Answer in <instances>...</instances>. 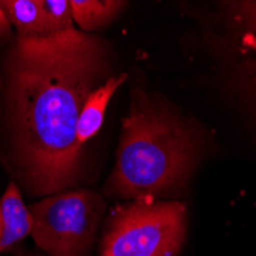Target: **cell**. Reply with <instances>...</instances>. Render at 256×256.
Segmentation results:
<instances>
[{
    "label": "cell",
    "instance_id": "6da1fadb",
    "mask_svg": "<svg viewBox=\"0 0 256 256\" xmlns=\"http://www.w3.org/2000/svg\"><path fill=\"white\" fill-rule=\"evenodd\" d=\"M106 69L98 38L78 30L17 38L6 62L14 156L37 195L60 194L78 181L82 108Z\"/></svg>",
    "mask_w": 256,
    "mask_h": 256
},
{
    "label": "cell",
    "instance_id": "7a4b0ae2",
    "mask_svg": "<svg viewBox=\"0 0 256 256\" xmlns=\"http://www.w3.org/2000/svg\"><path fill=\"white\" fill-rule=\"evenodd\" d=\"M201 150L194 124L136 89L106 189L135 201L175 194L190 178Z\"/></svg>",
    "mask_w": 256,
    "mask_h": 256
},
{
    "label": "cell",
    "instance_id": "3957f363",
    "mask_svg": "<svg viewBox=\"0 0 256 256\" xmlns=\"http://www.w3.org/2000/svg\"><path fill=\"white\" fill-rule=\"evenodd\" d=\"M186 236V206L138 200L108 222L102 256H176Z\"/></svg>",
    "mask_w": 256,
    "mask_h": 256
},
{
    "label": "cell",
    "instance_id": "277c9868",
    "mask_svg": "<svg viewBox=\"0 0 256 256\" xmlns=\"http://www.w3.org/2000/svg\"><path fill=\"white\" fill-rule=\"evenodd\" d=\"M104 201L90 190L60 192L30 207L32 238L51 256H89Z\"/></svg>",
    "mask_w": 256,
    "mask_h": 256
},
{
    "label": "cell",
    "instance_id": "5b68a950",
    "mask_svg": "<svg viewBox=\"0 0 256 256\" xmlns=\"http://www.w3.org/2000/svg\"><path fill=\"white\" fill-rule=\"evenodd\" d=\"M226 44L241 94L256 115V2L222 4Z\"/></svg>",
    "mask_w": 256,
    "mask_h": 256
},
{
    "label": "cell",
    "instance_id": "8992f818",
    "mask_svg": "<svg viewBox=\"0 0 256 256\" xmlns=\"http://www.w3.org/2000/svg\"><path fill=\"white\" fill-rule=\"evenodd\" d=\"M0 224H2L0 252L8 250L32 234V215L23 202L14 182H10L6 192L0 200Z\"/></svg>",
    "mask_w": 256,
    "mask_h": 256
},
{
    "label": "cell",
    "instance_id": "52a82bcc",
    "mask_svg": "<svg viewBox=\"0 0 256 256\" xmlns=\"http://www.w3.org/2000/svg\"><path fill=\"white\" fill-rule=\"evenodd\" d=\"M124 80H126V74L109 77L104 84L96 88L89 94V97L86 98L82 108L78 123H77V142L80 146L88 143L100 130L106 114V108L112 96L115 94V90L118 89L122 83H124Z\"/></svg>",
    "mask_w": 256,
    "mask_h": 256
},
{
    "label": "cell",
    "instance_id": "ba28073f",
    "mask_svg": "<svg viewBox=\"0 0 256 256\" xmlns=\"http://www.w3.org/2000/svg\"><path fill=\"white\" fill-rule=\"evenodd\" d=\"M0 8L8 22L16 26L18 38H46L54 36L46 25L40 0H2Z\"/></svg>",
    "mask_w": 256,
    "mask_h": 256
},
{
    "label": "cell",
    "instance_id": "9c48e42d",
    "mask_svg": "<svg viewBox=\"0 0 256 256\" xmlns=\"http://www.w3.org/2000/svg\"><path fill=\"white\" fill-rule=\"evenodd\" d=\"M123 5V2L110 0H71L74 22L83 31H92L108 25Z\"/></svg>",
    "mask_w": 256,
    "mask_h": 256
},
{
    "label": "cell",
    "instance_id": "30bf717a",
    "mask_svg": "<svg viewBox=\"0 0 256 256\" xmlns=\"http://www.w3.org/2000/svg\"><path fill=\"white\" fill-rule=\"evenodd\" d=\"M40 8L51 34H63L74 30L71 2L68 0H40Z\"/></svg>",
    "mask_w": 256,
    "mask_h": 256
},
{
    "label": "cell",
    "instance_id": "8fae6325",
    "mask_svg": "<svg viewBox=\"0 0 256 256\" xmlns=\"http://www.w3.org/2000/svg\"><path fill=\"white\" fill-rule=\"evenodd\" d=\"M10 36V22L4 12V10L0 8V40Z\"/></svg>",
    "mask_w": 256,
    "mask_h": 256
},
{
    "label": "cell",
    "instance_id": "7c38bea8",
    "mask_svg": "<svg viewBox=\"0 0 256 256\" xmlns=\"http://www.w3.org/2000/svg\"><path fill=\"white\" fill-rule=\"evenodd\" d=\"M0 235H2V224H0Z\"/></svg>",
    "mask_w": 256,
    "mask_h": 256
}]
</instances>
